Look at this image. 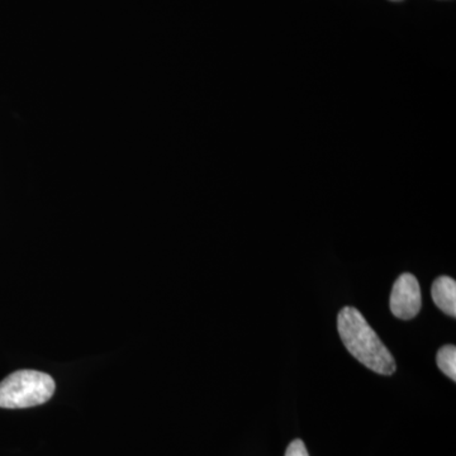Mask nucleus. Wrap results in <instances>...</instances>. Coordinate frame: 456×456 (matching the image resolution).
Listing matches in <instances>:
<instances>
[{"label":"nucleus","instance_id":"6","mask_svg":"<svg viewBox=\"0 0 456 456\" xmlns=\"http://www.w3.org/2000/svg\"><path fill=\"white\" fill-rule=\"evenodd\" d=\"M285 456H310L308 455L307 448L302 440L297 439L289 444V446L285 452Z\"/></svg>","mask_w":456,"mask_h":456},{"label":"nucleus","instance_id":"1","mask_svg":"<svg viewBox=\"0 0 456 456\" xmlns=\"http://www.w3.org/2000/svg\"><path fill=\"white\" fill-rule=\"evenodd\" d=\"M338 331L345 347L362 365L380 375H392L397 369L391 351L356 308L338 312Z\"/></svg>","mask_w":456,"mask_h":456},{"label":"nucleus","instance_id":"2","mask_svg":"<svg viewBox=\"0 0 456 456\" xmlns=\"http://www.w3.org/2000/svg\"><path fill=\"white\" fill-rule=\"evenodd\" d=\"M55 380L37 370H18L0 382V408L20 410L40 406L53 398Z\"/></svg>","mask_w":456,"mask_h":456},{"label":"nucleus","instance_id":"3","mask_svg":"<svg viewBox=\"0 0 456 456\" xmlns=\"http://www.w3.org/2000/svg\"><path fill=\"white\" fill-rule=\"evenodd\" d=\"M392 314L401 320H412L422 307L421 288L413 274L403 273L399 275L389 299Z\"/></svg>","mask_w":456,"mask_h":456},{"label":"nucleus","instance_id":"4","mask_svg":"<svg viewBox=\"0 0 456 456\" xmlns=\"http://www.w3.org/2000/svg\"><path fill=\"white\" fill-rule=\"evenodd\" d=\"M432 299L444 314L456 317V281L450 277H440L431 288Z\"/></svg>","mask_w":456,"mask_h":456},{"label":"nucleus","instance_id":"5","mask_svg":"<svg viewBox=\"0 0 456 456\" xmlns=\"http://www.w3.org/2000/svg\"><path fill=\"white\" fill-rule=\"evenodd\" d=\"M437 367L450 379L456 380V347L455 345H445L437 351Z\"/></svg>","mask_w":456,"mask_h":456},{"label":"nucleus","instance_id":"7","mask_svg":"<svg viewBox=\"0 0 456 456\" xmlns=\"http://www.w3.org/2000/svg\"><path fill=\"white\" fill-rule=\"evenodd\" d=\"M392 2H399V0H392Z\"/></svg>","mask_w":456,"mask_h":456}]
</instances>
